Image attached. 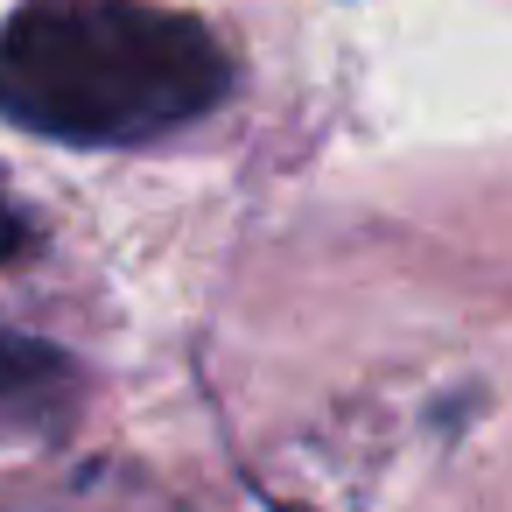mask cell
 Here are the masks:
<instances>
[{"mask_svg": "<svg viewBox=\"0 0 512 512\" xmlns=\"http://www.w3.org/2000/svg\"><path fill=\"white\" fill-rule=\"evenodd\" d=\"M232 64L197 15L141 0H36L0 29V120L64 148H127L204 120Z\"/></svg>", "mask_w": 512, "mask_h": 512, "instance_id": "6da1fadb", "label": "cell"}, {"mask_svg": "<svg viewBox=\"0 0 512 512\" xmlns=\"http://www.w3.org/2000/svg\"><path fill=\"white\" fill-rule=\"evenodd\" d=\"M64 386H71L64 351L0 330V421H15V414H50V407L64 400Z\"/></svg>", "mask_w": 512, "mask_h": 512, "instance_id": "7a4b0ae2", "label": "cell"}, {"mask_svg": "<svg viewBox=\"0 0 512 512\" xmlns=\"http://www.w3.org/2000/svg\"><path fill=\"white\" fill-rule=\"evenodd\" d=\"M274 512H302V505H274Z\"/></svg>", "mask_w": 512, "mask_h": 512, "instance_id": "277c9868", "label": "cell"}, {"mask_svg": "<svg viewBox=\"0 0 512 512\" xmlns=\"http://www.w3.org/2000/svg\"><path fill=\"white\" fill-rule=\"evenodd\" d=\"M22 253H29V211L15 204L8 169H0V267H8V260H22Z\"/></svg>", "mask_w": 512, "mask_h": 512, "instance_id": "3957f363", "label": "cell"}]
</instances>
